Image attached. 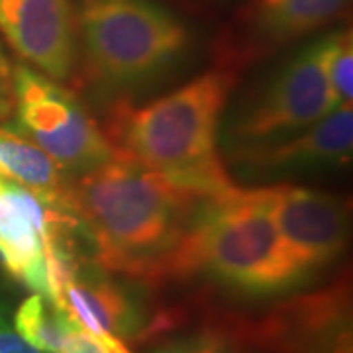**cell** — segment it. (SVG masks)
Listing matches in <instances>:
<instances>
[{
	"mask_svg": "<svg viewBox=\"0 0 353 353\" xmlns=\"http://www.w3.org/2000/svg\"><path fill=\"white\" fill-rule=\"evenodd\" d=\"M210 199L114 152L101 167L69 176L61 208L83 224L94 263L153 289Z\"/></svg>",
	"mask_w": 353,
	"mask_h": 353,
	"instance_id": "cell-1",
	"label": "cell"
},
{
	"mask_svg": "<svg viewBox=\"0 0 353 353\" xmlns=\"http://www.w3.org/2000/svg\"><path fill=\"white\" fill-rule=\"evenodd\" d=\"M236 79L234 69L216 67L150 104L116 102L104 134L118 155L218 196L236 187L218 152L220 116Z\"/></svg>",
	"mask_w": 353,
	"mask_h": 353,
	"instance_id": "cell-2",
	"label": "cell"
},
{
	"mask_svg": "<svg viewBox=\"0 0 353 353\" xmlns=\"http://www.w3.org/2000/svg\"><path fill=\"white\" fill-rule=\"evenodd\" d=\"M194 277L212 279L248 296L279 294L303 285L279 238L263 187L236 185L206 202L157 273L153 289Z\"/></svg>",
	"mask_w": 353,
	"mask_h": 353,
	"instance_id": "cell-3",
	"label": "cell"
},
{
	"mask_svg": "<svg viewBox=\"0 0 353 353\" xmlns=\"http://www.w3.org/2000/svg\"><path fill=\"white\" fill-rule=\"evenodd\" d=\"M87 73L108 90L138 87L179 59L185 26L155 0H79Z\"/></svg>",
	"mask_w": 353,
	"mask_h": 353,
	"instance_id": "cell-4",
	"label": "cell"
},
{
	"mask_svg": "<svg viewBox=\"0 0 353 353\" xmlns=\"http://www.w3.org/2000/svg\"><path fill=\"white\" fill-rule=\"evenodd\" d=\"M14 116L22 136L67 175H83L114 157L112 143L75 94L28 65L12 67Z\"/></svg>",
	"mask_w": 353,
	"mask_h": 353,
	"instance_id": "cell-5",
	"label": "cell"
},
{
	"mask_svg": "<svg viewBox=\"0 0 353 353\" xmlns=\"http://www.w3.org/2000/svg\"><path fill=\"white\" fill-rule=\"evenodd\" d=\"M241 345L265 353H353L352 281L294 294L255 318L226 316Z\"/></svg>",
	"mask_w": 353,
	"mask_h": 353,
	"instance_id": "cell-6",
	"label": "cell"
},
{
	"mask_svg": "<svg viewBox=\"0 0 353 353\" xmlns=\"http://www.w3.org/2000/svg\"><path fill=\"white\" fill-rule=\"evenodd\" d=\"M326 38L292 57L245 104L228 128L230 148H245L296 134L336 110L326 79Z\"/></svg>",
	"mask_w": 353,
	"mask_h": 353,
	"instance_id": "cell-7",
	"label": "cell"
},
{
	"mask_svg": "<svg viewBox=\"0 0 353 353\" xmlns=\"http://www.w3.org/2000/svg\"><path fill=\"white\" fill-rule=\"evenodd\" d=\"M130 283L132 279L83 259L53 303L97 338L108 334L122 341H153L183 322L185 314L175 308L152 312L141 290L145 285Z\"/></svg>",
	"mask_w": 353,
	"mask_h": 353,
	"instance_id": "cell-8",
	"label": "cell"
},
{
	"mask_svg": "<svg viewBox=\"0 0 353 353\" xmlns=\"http://www.w3.org/2000/svg\"><path fill=\"white\" fill-rule=\"evenodd\" d=\"M263 189L283 248L303 281L340 257L350 228L347 202L296 185H271Z\"/></svg>",
	"mask_w": 353,
	"mask_h": 353,
	"instance_id": "cell-9",
	"label": "cell"
},
{
	"mask_svg": "<svg viewBox=\"0 0 353 353\" xmlns=\"http://www.w3.org/2000/svg\"><path fill=\"white\" fill-rule=\"evenodd\" d=\"M0 32L26 63L53 81H67L77 65L69 0H0Z\"/></svg>",
	"mask_w": 353,
	"mask_h": 353,
	"instance_id": "cell-10",
	"label": "cell"
},
{
	"mask_svg": "<svg viewBox=\"0 0 353 353\" xmlns=\"http://www.w3.org/2000/svg\"><path fill=\"white\" fill-rule=\"evenodd\" d=\"M353 110L340 106L287 138L230 148V161L255 173H281L343 165L352 159Z\"/></svg>",
	"mask_w": 353,
	"mask_h": 353,
	"instance_id": "cell-11",
	"label": "cell"
},
{
	"mask_svg": "<svg viewBox=\"0 0 353 353\" xmlns=\"http://www.w3.org/2000/svg\"><path fill=\"white\" fill-rule=\"evenodd\" d=\"M57 206L0 175V253L4 269L28 289L50 299L43 232Z\"/></svg>",
	"mask_w": 353,
	"mask_h": 353,
	"instance_id": "cell-12",
	"label": "cell"
},
{
	"mask_svg": "<svg viewBox=\"0 0 353 353\" xmlns=\"http://www.w3.org/2000/svg\"><path fill=\"white\" fill-rule=\"evenodd\" d=\"M0 175L57 208L71 176L32 139L4 126H0Z\"/></svg>",
	"mask_w": 353,
	"mask_h": 353,
	"instance_id": "cell-13",
	"label": "cell"
},
{
	"mask_svg": "<svg viewBox=\"0 0 353 353\" xmlns=\"http://www.w3.org/2000/svg\"><path fill=\"white\" fill-rule=\"evenodd\" d=\"M350 0H263L259 8V26L273 41L301 38L330 24L340 16Z\"/></svg>",
	"mask_w": 353,
	"mask_h": 353,
	"instance_id": "cell-14",
	"label": "cell"
},
{
	"mask_svg": "<svg viewBox=\"0 0 353 353\" xmlns=\"http://www.w3.org/2000/svg\"><path fill=\"white\" fill-rule=\"evenodd\" d=\"M14 330L43 353H61L75 332V322L43 294H32L14 312Z\"/></svg>",
	"mask_w": 353,
	"mask_h": 353,
	"instance_id": "cell-15",
	"label": "cell"
},
{
	"mask_svg": "<svg viewBox=\"0 0 353 353\" xmlns=\"http://www.w3.org/2000/svg\"><path fill=\"white\" fill-rule=\"evenodd\" d=\"M228 326L226 316L208 320L204 328L163 338L150 353H245Z\"/></svg>",
	"mask_w": 353,
	"mask_h": 353,
	"instance_id": "cell-16",
	"label": "cell"
},
{
	"mask_svg": "<svg viewBox=\"0 0 353 353\" xmlns=\"http://www.w3.org/2000/svg\"><path fill=\"white\" fill-rule=\"evenodd\" d=\"M326 79L336 108L352 106L353 94V46L352 32H340L326 38Z\"/></svg>",
	"mask_w": 353,
	"mask_h": 353,
	"instance_id": "cell-17",
	"label": "cell"
},
{
	"mask_svg": "<svg viewBox=\"0 0 353 353\" xmlns=\"http://www.w3.org/2000/svg\"><path fill=\"white\" fill-rule=\"evenodd\" d=\"M0 353H43L30 345L20 334L10 326L6 306L0 303Z\"/></svg>",
	"mask_w": 353,
	"mask_h": 353,
	"instance_id": "cell-18",
	"label": "cell"
},
{
	"mask_svg": "<svg viewBox=\"0 0 353 353\" xmlns=\"http://www.w3.org/2000/svg\"><path fill=\"white\" fill-rule=\"evenodd\" d=\"M10 114H14L12 65L0 51V122L8 120Z\"/></svg>",
	"mask_w": 353,
	"mask_h": 353,
	"instance_id": "cell-19",
	"label": "cell"
},
{
	"mask_svg": "<svg viewBox=\"0 0 353 353\" xmlns=\"http://www.w3.org/2000/svg\"><path fill=\"white\" fill-rule=\"evenodd\" d=\"M61 353H104V350H102L101 341L92 334H88L87 330L77 328Z\"/></svg>",
	"mask_w": 353,
	"mask_h": 353,
	"instance_id": "cell-20",
	"label": "cell"
},
{
	"mask_svg": "<svg viewBox=\"0 0 353 353\" xmlns=\"http://www.w3.org/2000/svg\"><path fill=\"white\" fill-rule=\"evenodd\" d=\"M94 338H97V336H94ZM97 340L101 341L104 353H132L126 347V343L120 340V338H116V336H108V334H104V336H99Z\"/></svg>",
	"mask_w": 353,
	"mask_h": 353,
	"instance_id": "cell-21",
	"label": "cell"
},
{
	"mask_svg": "<svg viewBox=\"0 0 353 353\" xmlns=\"http://www.w3.org/2000/svg\"><path fill=\"white\" fill-rule=\"evenodd\" d=\"M0 267H4V259H2V253H0Z\"/></svg>",
	"mask_w": 353,
	"mask_h": 353,
	"instance_id": "cell-22",
	"label": "cell"
}]
</instances>
